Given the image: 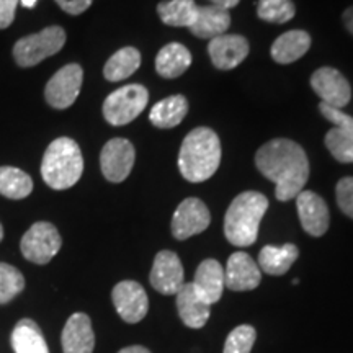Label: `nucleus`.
Returning <instances> with one entry per match:
<instances>
[{
    "mask_svg": "<svg viewBox=\"0 0 353 353\" xmlns=\"http://www.w3.org/2000/svg\"><path fill=\"white\" fill-rule=\"evenodd\" d=\"M255 164L265 179L275 183V196L290 201L304 190L309 179V162L304 149L291 139H272L255 154Z\"/></svg>",
    "mask_w": 353,
    "mask_h": 353,
    "instance_id": "1",
    "label": "nucleus"
},
{
    "mask_svg": "<svg viewBox=\"0 0 353 353\" xmlns=\"http://www.w3.org/2000/svg\"><path fill=\"white\" fill-rule=\"evenodd\" d=\"M221 164V141L210 128H195L185 136L179 154L183 179L200 183L211 179Z\"/></svg>",
    "mask_w": 353,
    "mask_h": 353,
    "instance_id": "2",
    "label": "nucleus"
},
{
    "mask_svg": "<svg viewBox=\"0 0 353 353\" xmlns=\"http://www.w3.org/2000/svg\"><path fill=\"white\" fill-rule=\"evenodd\" d=\"M267 210V196L259 192H244L234 198L224 216L226 239L236 247L252 245L257 241L260 221Z\"/></svg>",
    "mask_w": 353,
    "mask_h": 353,
    "instance_id": "3",
    "label": "nucleus"
},
{
    "mask_svg": "<svg viewBox=\"0 0 353 353\" xmlns=\"http://www.w3.org/2000/svg\"><path fill=\"white\" fill-rule=\"evenodd\" d=\"M82 172L83 157L76 141L57 138L48 145L41 161V175L48 187L68 190L79 182Z\"/></svg>",
    "mask_w": 353,
    "mask_h": 353,
    "instance_id": "4",
    "label": "nucleus"
},
{
    "mask_svg": "<svg viewBox=\"0 0 353 353\" xmlns=\"http://www.w3.org/2000/svg\"><path fill=\"white\" fill-rule=\"evenodd\" d=\"M65 32L61 26H48L39 33L19 39L13 46V57L20 68H33L59 52L65 44Z\"/></svg>",
    "mask_w": 353,
    "mask_h": 353,
    "instance_id": "5",
    "label": "nucleus"
},
{
    "mask_svg": "<svg viewBox=\"0 0 353 353\" xmlns=\"http://www.w3.org/2000/svg\"><path fill=\"white\" fill-rule=\"evenodd\" d=\"M149 92L139 83H131L110 94L103 101V117L112 126L134 121L148 107Z\"/></svg>",
    "mask_w": 353,
    "mask_h": 353,
    "instance_id": "6",
    "label": "nucleus"
},
{
    "mask_svg": "<svg viewBox=\"0 0 353 353\" xmlns=\"http://www.w3.org/2000/svg\"><path fill=\"white\" fill-rule=\"evenodd\" d=\"M63 245L61 234L54 224L38 221L23 234L20 250L23 257L37 265H46L56 257Z\"/></svg>",
    "mask_w": 353,
    "mask_h": 353,
    "instance_id": "7",
    "label": "nucleus"
},
{
    "mask_svg": "<svg viewBox=\"0 0 353 353\" xmlns=\"http://www.w3.org/2000/svg\"><path fill=\"white\" fill-rule=\"evenodd\" d=\"M83 81V70L79 64H68L61 68L50 79L44 88V99L52 108H69L81 94Z\"/></svg>",
    "mask_w": 353,
    "mask_h": 353,
    "instance_id": "8",
    "label": "nucleus"
},
{
    "mask_svg": "<svg viewBox=\"0 0 353 353\" xmlns=\"http://www.w3.org/2000/svg\"><path fill=\"white\" fill-rule=\"evenodd\" d=\"M136 161L134 145L125 138L110 139L100 152V169L108 182H125Z\"/></svg>",
    "mask_w": 353,
    "mask_h": 353,
    "instance_id": "9",
    "label": "nucleus"
},
{
    "mask_svg": "<svg viewBox=\"0 0 353 353\" xmlns=\"http://www.w3.org/2000/svg\"><path fill=\"white\" fill-rule=\"evenodd\" d=\"M311 87L321 97V103L342 110L352 99V87L343 74L334 68L317 69L311 77Z\"/></svg>",
    "mask_w": 353,
    "mask_h": 353,
    "instance_id": "10",
    "label": "nucleus"
},
{
    "mask_svg": "<svg viewBox=\"0 0 353 353\" xmlns=\"http://www.w3.org/2000/svg\"><path fill=\"white\" fill-rule=\"evenodd\" d=\"M112 299L117 312L128 324L143 321L149 311L148 293L138 281H120L112 291Z\"/></svg>",
    "mask_w": 353,
    "mask_h": 353,
    "instance_id": "11",
    "label": "nucleus"
},
{
    "mask_svg": "<svg viewBox=\"0 0 353 353\" xmlns=\"http://www.w3.org/2000/svg\"><path fill=\"white\" fill-rule=\"evenodd\" d=\"M211 223L208 206L198 198H187L179 205L172 218V234L175 239L185 241L201 234Z\"/></svg>",
    "mask_w": 353,
    "mask_h": 353,
    "instance_id": "12",
    "label": "nucleus"
},
{
    "mask_svg": "<svg viewBox=\"0 0 353 353\" xmlns=\"http://www.w3.org/2000/svg\"><path fill=\"white\" fill-rule=\"evenodd\" d=\"M149 280H151L152 288L159 293L167 294V296L179 293L185 285L183 267L179 255L172 250H161L154 259Z\"/></svg>",
    "mask_w": 353,
    "mask_h": 353,
    "instance_id": "13",
    "label": "nucleus"
},
{
    "mask_svg": "<svg viewBox=\"0 0 353 353\" xmlns=\"http://www.w3.org/2000/svg\"><path fill=\"white\" fill-rule=\"evenodd\" d=\"M296 208L301 226L309 236L321 237L327 232L330 223L329 208L317 193L303 190L296 196Z\"/></svg>",
    "mask_w": 353,
    "mask_h": 353,
    "instance_id": "14",
    "label": "nucleus"
},
{
    "mask_svg": "<svg viewBox=\"0 0 353 353\" xmlns=\"http://www.w3.org/2000/svg\"><path fill=\"white\" fill-rule=\"evenodd\" d=\"M262 280V270L255 260L245 252L232 254L224 270V285L232 291L255 290Z\"/></svg>",
    "mask_w": 353,
    "mask_h": 353,
    "instance_id": "15",
    "label": "nucleus"
},
{
    "mask_svg": "<svg viewBox=\"0 0 353 353\" xmlns=\"http://www.w3.org/2000/svg\"><path fill=\"white\" fill-rule=\"evenodd\" d=\"M208 52L214 68L231 70L237 68L249 54V41L241 34H221L210 39Z\"/></svg>",
    "mask_w": 353,
    "mask_h": 353,
    "instance_id": "16",
    "label": "nucleus"
},
{
    "mask_svg": "<svg viewBox=\"0 0 353 353\" xmlns=\"http://www.w3.org/2000/svg\"><path fill=\"white\" fill-rule=\"evenodd\" d=\"M64 353H94L95 334L90 317L83 312H76L65 322L61 335Z\"/></svg>",
    "mask_w": 353,
    "mask_h": 353,
    "instance_id": "17",
    "label": "nucleus"
},
{
    "mask_svg": "<svg viewBox=\"0 0 353 353\" xmlns=\"http://www.w3.org/2000/svg\"><path fill=\"white\" fill-rule=\"evenodd\" d=\"M176 296V309H179L180 319L187 327L201 329L210 319L211 304L203 299L193 283H185L180 288Z\"/></svg>",
    "mask_w": 353,
    "mask_h": 353,
    "instance_id": "18",
    "label": "nucleus"
},
{
    "mask_svg": "<svg viewBox=\"0 0 353 353\" xmlns=\"http://www.w3.org/2000/svg\"><path fill=\"white\" fill-rule=\"evenodd\" d=\"M198 294L205 299L206 303L213 306L218 303L224 291V268L218 260L208 259L203 260L200 267L196 268L195 280L192 281Z\"/></svg>",
    "mask_w": 353,
    "mask_h": 353,
    "instance_id": "19",
    "label": "nucleus"
},
{
    "mask_svg": "<svg viewBox=\"0 0 353 353\" xmlns=\"http://www.w3.org/2000/svg\"><path fill=\"white\" fill-rule=\"evenodd\" d=\"M229 25H231L229 10L216 6H203L198 7L196 19L190 26V32L201 39H213L226 34Z\"/></svg>",
    "mask_w": 353,
    "mask_h": 353,
    "instance_id": "20",
    "label": "nucleus"
},
{
    "mask_svg": "<svg viewBox=\"0 0 353 353\" xmlns=\"http://www.w3.org/2000/svg\"><path fill=\"white\" fill-rule=\"evenodd\" d=\"M311 48V37L303 30H291L272 44V57L278 64H291L306 54Z\"/></svg>",
    "mask_w": 353,
    "mask_h": 353,
    "instance_id": "21",
    "label": "nucleus"
},
{
    "mask_svg": "<svg viewBox=\"0 0 353 353\" xmlns=\"http://www.w3.org/2000/svg\"><path fill=\"white\" fill-rule=\"evenodd\" d=\"M299 255L298 247L294 244H285L281 247L265 245L259 254V268L273 276L285 275L291 265L296 262Z\"/></svg>",
    "mask_w": 353,
    "mask_h": 353,
    "instance_id": "22",
    "label": "nucleus"
},
{
    "mask_svg": "<svg viewBox=\"0 0 353 353\" xmlns=\"http://www.w3.org/2000/svg\"><path fill=\"white\" fill-rule=\"evenodd\" d=\"M12 347L15 353H50L46 339L33 319L17 322L12 332Z\"/></svg>",
    "mask_w": 353,
    "mask_h": 353,
    "instance_id": "23",
    "label": "nucleus"
},
{
    "mask_svg": "<svg viewBox=\"0 0 353 353\" xmlns=\"http://www.w3.org/2000/svg\"><path fill=\"white\" fill-rule=\"evenodd\" d=\"M192 64V54L183 44H165L156 57V70L165 79L180 77Z\"/></svg>",
    "mask_w": 353,
    "mask_h": 353,
    "instance_id": "24",
    "label": "nucleus"
},
{
    "mask_svg": "<svg viewBox=\"0 0 353 353\" xmlns=\"http://www.w3.org/2000/svg\"><path fill=\"white\" fill-rule=\"evenodd\" d=\"M188 113V101L183 95H172L167 99L161 100L156 103L149 113V120L154 126L164 128H175L183 121V118Z\"/></svg>",
    "mask_w": 353,
    "mask_h": 353,
    "instance_id": "25",
    "label": "nucleus"
},
{
    "mask_svg": "<svg viewBox=\"0 0 353 353\" xmlns=\"http://www.w3.org/2000/svg\"><path fill=\"white\" fill-rule=\"evenodd\" d=\"M141 65V52L136 48L126 46L121 48L120 51H117L110 57L103 68V76L110 82H120L125 81Z\"/></svg>",
    "mask_w": 353,
    "mask_h": 353,
    "instance_id": "26",
    "label": "nucleus"
},
{
    "mask_svg": "<svg viewBox=\"0 0 353 353\" xmlns=\"http://www.w3.org/2000/svg\"><path fill=\"white\" fill-rule=\"evenodd\" d=\"M33 192V180L17 167H0V195L10 200H23Z\"/></svg>",
    "mask_w": 353,
    "mask_h": 353,
    "instance_id": "27",
    "label": "nucleus"
},
{
    "mask_svg": "<svg viewBox=\"0 0 353 353\" xmlns=\"http://www.w3.org/2000/svg\"><path fill=\"white\" fill-rule=\"evenodd\" d=\"M198 6L195 0H169L157 6L161 20L169 26H192L196 19Z\"/></svg>",
    "mask_w": 353,
    "mask_h": 353,
    "instance_id": "28",
    "label": "nucleus"
},
{
    "mask_svg": "<svg viewBox=\"0 0 353 353\" xmlns=\"http://www.w3.org/2000/svg\"><path fill=\"white\" fill-rule=\"evenodd\" d=\"M25 290V278L19 268L0 262V304L10 303Z\"/></svg>",
    "mask_w": 353,
    "mask_h": 353,
    "instance_id": "29",
    "label": "nucleus"
},
{
    "mask_svg": "<svg viewBox=\"0 0 353 353\" xmlns=\"http://www.w3.org/2000/svg\"><path fill=\"white\" fill-rule=\"evenodd\" d=\"M296 13L294 3L291 0H259L257 15L260 20L270 23H286Z\"/></svg>",
    "mask_w": 353,
    "mask_h": 353,
    "instance_id": "30",
    "label": "nucleus"
},
{
    "mask_svg": "<svg viewBox=\"0 0 353 353\" xmlns=\"http://www.w3.org/2000/svg\"><path fill=\"white\" fill-rule=\"evenodd\" d=\"M325 145L339 162H342V164H352L353 162V136L347 134L339 128H332L325 134Z\"/></svg>",
    "mask_w": 353,
    "mask_h": 353,
    "instance_id": "31",
    "label": "nucleus"
},
{
    "mask_svg": "<svg viewBox=\"0 0 353 353\" xmlns=\"http://www.w3.org/2000/svg\"><path fill=\"white\" fill-rule=\"evenodd\" d=\"M255 337H257V332L252 325H239L228 335L223 353H250L255 343Z\"/></svg>",
    "mask_w": 353,
    "mask_h": 353,
    "instance_id": "32",
    "label": "nucleus"
},
{
    "mask_svg": "<svg viewBox=\"0 0 353 353\" xmlns=\"http://www.w3.org/2000/svg\"><path fill=\"white\" fill-rule=\"evenodd\" d=\"M335 195H337V205L348 218L353 219V176H343L339 180L337 188H335Z\"/></svg>",
    "mask_w": 353,
    "mask_h": 353,
    "instance_id": "33",
    "label": "nucleus"
},
{
    "mask_svg": "<svg viewBox=\"0 0 353 353\" xmlns=\"http://www.w3.org/2000/svg\"><path fill=\"white\" fill-rule=\"evenodd\" d=\"M319 112L322 113V117H324L325 120L332 123L334 128H339V130L347 132V134L353 136V118L350 114L343 113L342 110L327 107V105L324 103L319 105Z\"/></svg>",
    "mask_w": 353,
    "mask_h": 353,
    "instance_id": "34",
    "label": "nucleus"
},
{
    "mask_svg": "<svg viewBox=\"0 0 353 353\" xmlns=\"http://www.w3.org/2000/svg\"><path fill=\"white\" fill-rule=\"evenodd\" d=\"M19 3L20 0H0V30H6L13 23Z\"/></svg>",
    "mask_w": 353,
    "mask_h": 353,
    "instance_id": "35",
    "label": "nucleus"
},
{
    "mask_svg": "<svg viewBox=\"0 0 353 353\" xmlns=\"http://www.w3.org/2000/svg\"><path fill=\"white\" fill-rule=\"evenodd\" d=\"M56 2L69 15H81L92 6V0H56Z\"/></svg>",
    "mask_w": 353,
    "mask_h": 353,
    "instance_id": "36",
    "label": "nucleus"
},
{
    "mask_svg": "<svg viewBox=\"0 0 353 353\" xmlns=\"http://www.w3.org/2000/svg\"><path fill=\"white\" fill-rule=\"evenodd\" d=\"M211 6H216L219 8H224V10H229V8L239 6L241 0H210Z\"/></svg>",
    "mask_w": 353,
    "mask_h": 353,
    "instance_id": "37",
    "label": "nucleus"
},
{
    "mask_svg": "<svg viewBox=\"0 0 353 353\" xmlns=\"http://www.w3.org/2000/svg\"><path fill=\"white\" fill-rule=\"evenodd\" d=\"M342 19H343V25H345V28L353 34V7L347 8V10L343 12Z\"/></svg>",
    "mask_w": 353,
    "mask_h": 353,
    "instance_id": "38",
    "label": "nucleus"
},
{
    "mask_svg": "<svg viewBox=\"0 0 353 353\" xmlns=\"http://www.w3.org/2000/svg\"><path fill=\"white\" fill-rule=\"evenodd\" d=\"M118 353H151L145 347H141V345H131V347H126V348H121Z\"/></svg>",
    "mask_w": 353,
    "mask_h": 353,
    "instance_id": "39",
    "label": "nucleus"
},
{
    "mask_svg": "<svg viewBox=\"0 0 353 353\" xmlns=\"http://www.w3.org/2000/svg\"><path fill=\"white\" fill-rule=\"evenodd\" d=\"M37 2H38V0H20V3L25 8H33L34 6H37Z\"/></svg>",
    "mask_w": 353,
    "mask_h": 353,
    "instance_id": "40",
    "label": "nucleus"
},
{
    "mask_svg": "<svg viewBox=\"0 0 353 353\" xmlns=\"http://www.w3.org/2000/svg\"><path fill=\"white\" fill-rule=\"evenodd\" d=\"M3 239V228H2V224H0V241Z\"/></svg>",
    "mask_w": 353,
    "mask_h": 353,
    "instance_id": "41",
    "label": "nucleus"
}]
</instances>
